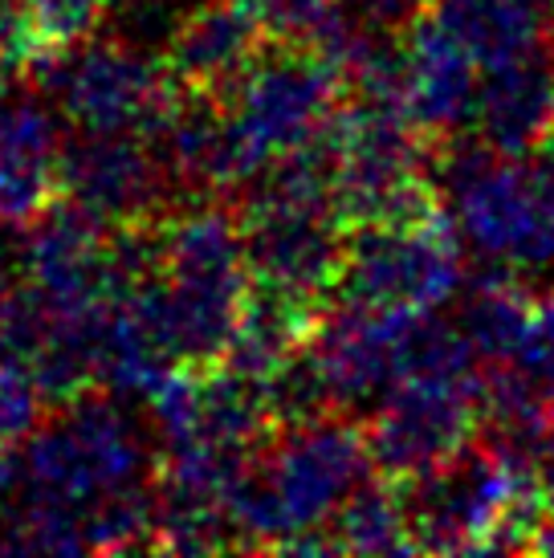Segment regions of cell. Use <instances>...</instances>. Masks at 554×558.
Here are the masks:
<instances>
[{
	"label": "cell",
	"instance_id": "cell-1",
	"mask_svg": "<svg viewBox=\"0 0 554 558\" xmlns=\"http://www.w3.org/2000/svg\"><path fill=\"white\" fill-rule=\"evenodd\" d=\"M147 433L119 396L82 391L37 424L13 452V481L0 497L4 555H91V513L152 485Z\"/></svg>",
	"mask_w": 554,
	"mask_h": 558
},
{
	"label": "cell",
	"instance_id": "cell-2",
	"mask_svg": "<svg viewBox=\"0 0 554 558\" xmlns=\"http://www.w3.org/2000/svg\"><path fill=\"white\" fill-rule=\"evenodd\" d=\"M371 469L368 428L347 420V412L277 428L232 494L241 550H286L310 530H323L371 481Z\"/></svg>",
	"mask_w": 554,
	"mask_h": 558
},
{
	"label": "cell",
	"instance_id": "cell-3",
	"mask_svg": "<svg viewBox=\"0 0 554 558\" xmlns=\"http://www.w3.org/2000/svg\"><path fill=\"white\" fill-rule=\"evenodd\" d=\"M432 180L478 257L514 274L554 265V135L526 156H502L461 135L445 140L432 147Z\"/></svg>",
	"mask_w": 554,
	"mask_h": 558
},
{
	"label": "cell",
	"instance_id": "cell-4",
	"mask_svg": "<svg viewBox=\"0 0 554 558\" xmlns=\"http://www.w3.org/2000/svg\"><path fill=\"white\" fill-rule=\"evenodd\" d=\"M342 65L314 46L269 41L245 78L225 94L245 187L257 184L281 159L323 143L326 126L342 107Z\"/></svg>",
	"mask_w": 554,
	"mask_h": 558
},
{
	"label": "cell",
	"instance_id": "cell-5",
	"mask_svg": "<svg viewBox=\"0 0 554 558\" xmlns=\"http://www.w3.org/2000/svg\"><path fill=\"white\" fill-rule=\"evenodd\" d=\"M33 65L46 98L82 135L155 140L184 94L168 65L127 37H86L49 49Z\"/></svg>",
	"mask_w": 554,
	"mask_h": 558
},
{
	"label": "cell",
	"instance_id": "cell-6",
	"mask_svg": "<svg viewBox=\"0 0 554 558\" xmlns=\"http://www.w3.org/2000/svg\"><path fill=\"white\" fill-rule=\"evenodd\" d=\"M534 494H542L534 469L485 436L429 473L400 481L412 543L429 555L493 550L506 518Z\"/></svg>",
	"mask_w": 554,
	"mask_h": 558
},
{
	"label": "cell",
	"instance_id": "cell-7",
	"mask_svg": "<svg viewBox=\"0 0 554 558\" xmlns=\"http://www.w3.org/2000/svg\"><path fill=\"white\" fill-rule=\"evenodd\" d=\"M478 428H485V375H408L371 408V465L400 485L457 457L478 440Z\"/></svg>",
	"mask_w": 554,
	"mask_h": 558
},
{
	"label": "cell",
	"instance_id": "cell-8",
	"mask_svg": "<svg viewBox=\"0 0 554 558\" xmlns=\"http://www.w3.org/2000/svg\"><path fill=\"white\" fill-rule=\"evenodd\" d=\"M461 245L445 213L416 225L351 229L339 298L380 311H441L465 286Z\"/></svg>",
	"mask_w": 554,
	"mask_h": 558
},
{
	"label": "cell",
	"instance_id": "cell-9",
	"mask_svg": "<svg viewBox=\"0 0 554 558\" xmlns=\"http://www.w3.org/2000/svg\"><path fill=\"white\" fill-rule=\"evenodd\" d=\"M424 311H380L347 302L323 311L306 339V355L335 412L375 408L412 367L416 318Z\"/></svg>",
	"mask_w": 554,
	"mask_h": 558
},
{
	"label": "cell",
	"instance_id": "cell-10",
	"mask_svg": "<svg viewBox=\"0 0 554 558\" xmlns=\"http://www.w3.org/2000/svg\"><path fill=\"white\" fill-rule=\"evenodd\" d=\"M171 180L164 156L143 135H82L65 140L62 196L110 229L152 225L168 213Z\"/></svg>",
	"mask_w": 554,
	"mask_h": 558
},
{
	"label": "cell",
	"instance_id": "cell-11",
	"mask_svg": "<svg viewBox=\"0 0 554 558\" xmlns=\"http://www.w3.org/2000/svg\"><path fill=\"white\" fill-rule=\"evenodd\" d=\"M404 114L412 119L432 143L457 140L473 126L478 110V62L469 49L448 37L424 9L404 25Z\"/></svg>",
	"mask_w": 554,
	"mask_h": 558
},
{
	"label": "cell",
	"instance_id": "cell-12",
	"mask_svg": "<svg viewBox=\"0 0 554 558\" xmlns=\"http://www.w3.org/2000/svg\"><path fill=\"white\" fill-rule=\"evenodd\" d=\"M265 46L269 37L241 0H188L159 62L168 65L180 90L225 98Z\"/></svg>",
	"mask_w": 554,
	"mask_h": 558
},
{
	"label": "cell",
	"instance_id": "cell-13",
	"mask_svg": "<svg viewBox=\"0 0 554 558\" xmlns=\"http://www.w3.org/2000/svg\"><path fill=\"white\" fill-rule=\"evenodd\" d=\"M62 114L37 94H13L0 110V220L33 225L62 196Z\"/></svg>",
	"mask_w": 554,
	"mask_h": 558
},
{
	"label": "cell",
	"instance_id": "cell-14",
	"mask_svg": "<svg viewBox=\"0 0 554 558\" xmlns=\"http://www.w3.org/2000/svg\"><path fill=\"white\" fill-rule=\"evenodd\" d=\"M478 140L502 156H526L554 135V49L493 65L481 78Z\"/></svg>",
	"mask_w": 554,
	"mask_h": 558
},
{
	"label": "cell",
	"instance_id": "cell-15",
	"mask_svg": "<svg viewBox=\"0 0 554 558\" xmlns=\"http://www.w3.org/2000/svg\"><path fill=\"white\" fill-rule=\"evenodd\" d=\"M424 13L485 70L554 46V0H429Z\"/></svg>",
	"mask_w": 554,
	"mask_h": 558
},
{
	"label": "cell",
	"instance_id": "cell-16",
	"mask_svg": "<svg viewBox=\"0 0 554 558\" xmlns=\"http://www.w3.org/2000/svg\"><path fill=\"white\" fill-rule=\"evenodd\" d=\"M534 298L526 290L514 269H497L469 281L465 302L457 311V326L469 339V347L478 351V359L485 363H514L522 351V339L534 318Z\"/></svg>",
	"mask_w": 554,
	"mask_h": 558
},
{
	"label": "cell",
	"instance_id": "cell-17",
	"mask_svg": "<svg viewBox=\"0 0 554 558\" xmlns=\"http://www.w3.org/2000/svg\"><path fill=\"white\" fill-rule=\"evenodd\" d=\"M335 555H416L396 481H363L326 522Z\"/></svg>",
	"mask_w": 554,
	"mask_h": 558
},
{
	"label": "cell",
	"instance_id": "cell-18",
	"mask_svg": "<svg viewBox=\"0 0 554 558\" xmlns=\"http://www.w3.org/2000/svg\"><path fill=\"white\" fill-rule=\"evenodd\" d=\"M253 21L265 29L269 41H293L330 53L335 62H347L351 49L363 37L359 13L351 16L347 0H241Z\"/></svg>",
	"mask_w": 554,
	"mask_h": 558
},
{
	"label": "cell",
	"instance_id": "cell-19",
	"mask_svg": "<svg viewBox=\"0 0 554 558\" xmlns=\"http://www.w3.org/2000/svg\"><path fill=\"white\" fill-rule=\"evenodd\" d=\"M46 403L49 396L29 367L0 359V445L4 449H16L21 440L37 433V424L46 420Z\"/></svg>",
	"mask_w": 554,
	"mask_h": 558
},
{
	"label": "cell",
	"instance_id": "cell-20",
	"mask_svg": "<svg viewBox=\"0 0 554 558\" xmlns=\"http://www.w3.org/2000/svg\"><path fill=\"white\" fill-rule=\"evenodd\" d=\"M530 379H539L542 388L554 391V290L534 306V318H530V330L522 339V351L514 359Z\"/></svg>",
	"mask_w": 554,
	"mask_h": 558
},
{
	"label": "cell",
	"instance_id": "cell-21",
	"mask_svg": "<svg viewBox=\"0 0 554 558\" xmlns=\"http://www.w3.org/2000/svg\"><path fill=\"white\" fill-rule=\"evenodd\" d=\"M354 13L363 16V21H371V25H380V29H400V25H408L429 0H351Z\"/></svg>",
	"mask_w": 554,
	"mask_h": 558
},
{
	"label": "cell",
	"instance_id": "cell-22",
	"mask_svg": "<svg viewBox=\"0 0 554 558\" xmlns=\"http://www.w3.org/2000/svg\"><path fill=\"white\" fill-rule=\"evenodd\" d=\"M9 229H13V225L0 220V306H4L9 294L16 290V274H25V269H21V245L9 236Z\"/></svg>",
	"mask_w": 554,
	"mask_h": 558
}]
</instances>
